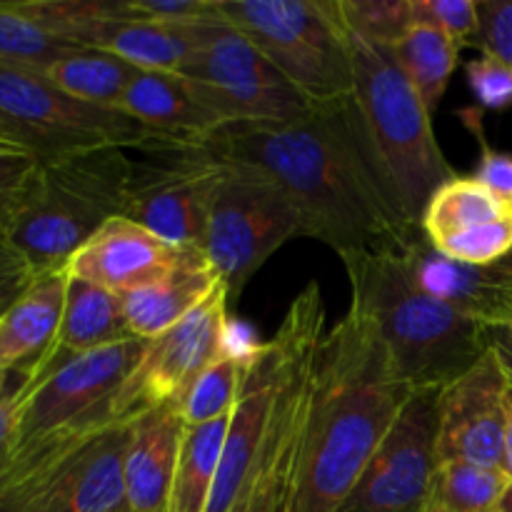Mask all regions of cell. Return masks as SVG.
Instances as JSON below:
<instances>
[{
	"mask_svg": "<svg viewBox=\"0 0 512 512\" xmlns=\"http://www.w3.org/2000/svg\"><path fill=\"white\" fill-rule=\"evenodd\" d=\"M220 163L273 178L303 220V238L335 253H403L420 233L385 198L355 133L348 100L285 123H233L195 145Z\"/></svg>",
	"mask_w": 512,
	"mask_h": 512,
	"instance_id": "6da1fadb",
	"label": "cell"
},
{
	"mask_svg": "<svg viewBox=\"0 0 512 512\" xmlns=\"http://www.w3.org/2000/svg\"><path fill=\"white\" fill-rule=\"evenodd\" d=\"M413 393L395 370L378 325L348 308L320 345L290 512H338Z\"/></svg>",
	"mask_w": 512,
	"mask_h": 512,
	"instance_id": "7a4b0ae2",
	"label": "cell"
},
{
	"mask_svg": "<svg viewBox=\"0 0 512 512\" xmlns=\"http://www.w3.org/2000/svg\"><path fill=\"white\" fill-rule=\"evenodd\" d=\"M345 35L353 63L348 108L360 148L400 220L420 228L435 190L458 173L435 138L433 113L403 73L395 50L363 38L348 25Z\"/></svg>",
	"mask_w": 512,
	"mask_h": 512,
	"instance_id": "3957f363",
	"label": "cell"
},
{
	"mask_svg": "<svg viewBox=\"0 0 512 512\" xmlns=\"http://www.w3.org/2000/svg\"><path fill=\"white\" fill-rule=\"evenodd\" d=\"M350 308L378 325L400 378L413 390H443L488 353V325L415 285L398 253L340 255Z\"/></svg>",
	"mask_w": 512,
	"mask_h": 512,
	"instance_id": "277c9868",
	"label": "cell"
},
{
	"mask_svg": "<svg viewBox=\"0 0 512 512\" xmlns=\"http://www.w3.org/2000/svg\"><path fill=\"white\" fill-rule=\"evenodd\" d=\"M133 170L120 145L48 160L8 243L38 275L63 270L103 225L125 215Z\"/></svg>",
	"mask_w": 512,
	"mask_h": 512,
	"instance_id": "5b68a950",
	"label": "cell"
},
{
	"mask_svg": "<svg viewBox=\"0 0 512 512\" xmlns=\"http://www.w3.org/2000/svg\"><path fill=\"white\" fill-rule=\"evenodd\" d=\"M218 10L313 108L340 105L353 95L338 0H218Z\"/></svg>",
	"mask_w": 512,
	"mask_h": 512,
	"instance_id": "8992f818",
	"label": "cell"
},
{
	"mask_svg": "<svg viewBox=\"0 0 512 512\" xmlns=\"http://www.w3.org/2000/svg\"><path fill=\"white\" fill-rule=\"evenodd\" d=\"M0 133L43 163L80 150L120 145L140 153L173 145L118 108L90 105L65 93L43 70L0 63Z\"/></svg>",
	"mask_w": 512,
	"mask_h": 512,
	"instance_id": "52a82bcc",
	"label": "cell"
},
{
	"mask_svg": "<svg viewBox=\"0 0 512 512\" xmlns=\"http://www.w3.org/2000/svg\"><path fill=\"white\" fill-rule=\"evenodd\" d=\"M295 235H303V220L273 178L243 163H220L203 253L230 300Z\"/></svg>",
	"mask_w": 512,
	"mask_h": 512,
	"instance_id": "ba28073f",
	"label": "cell"
},
{
	"mask_svg": "<svg viewBox=\"0 0 512 512\" xmlns=\"http://www.w3.org/2000/svg\"><path fill=\"white\" fill-rule=\"evenodd\" d=\"M148 340L133 338L60 365L38 383H25L15 453L65 430L118 423L115 400L138 368Z\"/></svg>",
	"mask_w": 512,
	"mask_h": 512,
	"instance_id": "9c48e42d",
	"label": "cell"
},
{
	"mask_svg": "<svg viewBox=\"0 0 512 512\" xmlns=\"http://www.w3.org/2000/svg\"><path fill=\"white\" fill-rule=\"evenodd\" d=\"M178 75L190 80L198 98L225 125L285 123L313 110L310 100L228 23L208 35Z\"/></svg>",
	"mask_w": 512,
	"mask_h": 512,
	"instance_id": "30bf717a",
	"label": "cell"
},
{
	"mask_svg": "<svg viewBox=\"0 0 512 512\" xmlns=\"http://www.w3.org/2000/svg\"><path fill=\"white\" fill-rule=\"evenodd\" d=\"M220 163L203 150L163 145L135 163L125 218L178 248H203Z\"/></svg>",
	"mask_w": 512,
	"mask_h": 512,
	"instance_id": "8fae6325",
	"label": "cell"
},
{
	"mask_svg": "<svg viewBox=\"0 0 512 512\" xmlns=\"http://www.w3.org/2000/svg\"><path fill=\"white\" fill-rule=\"evenodd\" d=\"M230 295L223 283L178 325L148 340L138 368L115 400L118 420L135 418L158 405H178L190 385L220 358Z\"/></svg>",
	"mask_w": 512,
	"mask_h": 512,
	"instance_id": "7c38bea8",
	"label": "cell"
},
{
	"mask_svg": "<svg viewBox=\"0 0 512 512\" xmlns=\"http://www.w3.org/2000/svg\"><path fill=\"white\" fill-rule=\"evenodd\" d=\"M438 393L415 390L338 512H420L438 465Z\"/></svg>",
	"mask_w": 512,
	"mask_h": 512,
	"instance_id": "4fadbf2b",
	"label": "cell"
},
{
	"mask_svg": "<svg viewBox=\"0 0 512 512\" xmlns=\"http://www.w3.org/2000/svg\"><path fill=\"white\" fill-rule=\"evenodd\" d=\"M510 380L493 353H485L438 393L435 458L503 470Z\"/></svg>",
	"mask_w": 512,
	"mask_h": 512,
	"instance_id": "5bb4252c",
	"label": "cell"
},
{
	"mask_svg": "<svg viewBox=\"0 0 512 512\" xmlns=\"http://www.w3.org/2000/svg\"><path fill=\"white\" fill-rule=\"evenodd\" d=\"M420 290L463 310L485 325L512 323V253L490 265H463L445 258L423 233L400 253Z\"/></svg>",
	"mask_w": 512,
	"mask_h": 512,
	"instance_id": "9a60e30c",
	"label": "cell"
},
{
	"mask_svg": "<svg viewBox=\"0 0 512 512\" xmlns=\"http://www.w3.org/2000/svg\"><path fill=\"white\" fill-rule=\"evenodd\" d=\"M193 248L165 243L135 220L113 218L65 265L68 275L125 295L168 275Z\"/></svg>",
	"mask_w": 512,
	"mask_h": 512,
	"instance_id": "2e32d148",
	"label": "cell"
},
{
	"mask_svg": "<svg viewBox=\"0 0 512 512\" xmlns=\"http://www.w3.org/2000/svg\"><path fill=\"white\" fill-rule=\"evenodd\" d=\"M275 388H278V350L273 340H265L263 353L250 365L238 405L230 415L208 512H230L243 498L273 413Z\"/></svg>",
	"mask_w": 512,
	"mask_h": 512,
	"instance_id": "e0dca14e",
	"label": "cell"
},
{
	"mask_svg": "<svg viewBox=\"0 0 512 512\" xmlns=\"http://www.w3.org/2000/svg\"><path fill=\"white\" fill-rule=\"evenodd\" d=\"M188 425L175 405L138 413L125 453V505L135 512H165L178 473Z\"/></svg>",
	"mask_w": 512,
	"mask_h": 512,
	"instance_id": "ac0fdd59",
	"label": "cell"
},
{
	"mask_svg": "<svg viewBox=\"0 0 512 512\" xmlns=\"http://www.w3.org/2000/svg\"><path fill=\"white\" fill-rule=\"evenodd\" d=\"M133 418L95 433L70 458L43 512H115L125 508V453Z\"/></svg>",
	"mask_w": 512,
	"mask_h": 512,
	"instance_id": "d6986e66",
	"label": "cell"
},
{
	"mask_svg": "<svg viewBox=\"0 0 512 512\" xmlns=\"http://www.w3.org/2000/svg\"><path fill=\"white\" fill-rule=\"evenodd\" d=\"M133 338L135 335L125 318L123 298L118 293L68 275L63 320H60L55 343L43 363L25 378V383H38L55 373L60 365L70 363L80 355L128 343Z\"/></svg>",
	"mask_w": 512,
	"mask_h": 512,
	"instance_id": "ffe728a7",
	"label": "cell"
},
{
	"mask_svg": "<svg viewBox=\"0 0 512 512\" xmlns=\"http://www.w3.org/2000/svg\"><path fill=\"white\" fill-rule=\"evenodd\" d=\"M118 110L138 120L145 130L173 145L195 148L223 128V120L198 98L188 78L178 73L140 70L125 90Z\"/></svg>",
	"mask_w": 512,
	"mask_h": 512,
	"instance_id": "44dd1931",
	"label": "cell"
},
{
	"mask_svg": "<svg viewBox=\"0 0 512 512\" xmlns=\"http://www.w3.org/2000/svg\"><path fill=\"white\" fill-rule=\"evenodd\" d=\"M68 290V270L38 275L0 318V370L28 378L53 348Z\"/></svg>",
	"mask_w": 512,
	"mask_h": 512,
	"instance_id": "7402d4cb",
	"label": "cell"
},
{
	"mask_svg": "<svg viewBox=\"0 0 512 512\" xmlns=\"http://www.w3.org/2000/svg\"><path fill=\"white\" fill-rule=\"evenodd\" d=\"M223 23L225 20L203 25H173L128 18V15L103 18L90 30L85 48H98L118 55L138 70L180 73L183 65L195 55V50Z\"/></svg>",
	"mask_w": 512,
	"mask_h": 512,
	"instance_id": "603a6c76",
	"label": "cell"
},
{
	"mask_svg": "<svg viewBox=\"0 0 512 512\" xmlns=\"http://www.w3.org/2000/svg\"><path fill=\"white\" fill-rule=\"evenodd\" d=\"M218 285V273L203 248H193L168 275L120 298L135 338L155 340L193 313Z\"/></svg>",
	"mask_w": 512,
	"mask_h": 512,
	"instance_id": "cb8c5ba5",
	"label": "cell"
},
{
	"mask_svg": "<svg viewBox=\"0 0 512 512\" xmlns=\"http://www.w3.org/2000/svg\"><path fill=\"white\" fill-rule=\"evenodd\" d=\"M100 430L103 428L65 430L13 453L8 468L0 473V512H43L48 508L70 458Z\"/></svg>",
	"mask_w": 512,
	"mask_h": 512,
	"instance_id": "d4e9b609",
	"label": "cell"
},
{
	"mask_svg": "<svg viewBox=\"0 0 512 512\" xmlns=\"http://www.w3.org/2000/svg\"><path fill=\"white\" fill-rule=\"evenodd\" d=\"M510 215L512 208L495 198L473 175H455L448 183L440 185L430 198L420 218V233L430 243H438L450 235L465 233V230L510 218Z\"/></svg>",
	"mask_w": 512,
	"mask_h": 512,
	"instance_id": "484cf974",
	"label": "cell"
},
{
	"mask_svg": "<svg viewBox=\"0 0 512 512\" xmlns=\"http://www.w3.org/2000/svg\"><path fill=\"white\" fill-rule=\"evenodd\" d=\"M140 70L128 60L98 48H78L45 70L65 93L100 108H118Z\"/></svg>",
	"mask_w": 512,
	"mask_h": 512,
	"instance_id": "4316f807",
	"label": "cell"
},
{
	"mask_svg": "<svg viewBox=\"0 0 512 512\" xmlns=\"http://www.w3.org/2000/svg\"><path fill=\"white\" fill-rule=\"evenodd\" d=\"M393 50L403 73L435 115L460 63V45L443 30L413 23L408 33L393 45Z\"/></svg>",
	"mask_w": 512,
	"mask_h": 512,
	"instance_id": "83f0119b",
	"label": "cell"
},
{
	"mask_svg": "<svg viewBox=\"0 0 512 512\" xmlns=\"http://www.w3.org/2000/svg\"><path fill=\"white\" fill-rule=\"evenodd\" d=\"M510 485L505 470L443 460L435 465L420 512H495Z\"/></svg>",
	"mask_w": 512,
	"mask_h": 512,
	"instance_id": "f1b7e54d",
	"label": "cell"
},
{
	"mask_svg": "<svg viewBox=\"0 0 512 512\" xmlns=\"http://www.w3.org/2000/svg\"><path fill=\"white\" fill-rule=\"evenodd\" d=\"M230 415L185 430L183 453H180L178 473H175L165 512H208Z\"/></svg>",
	"mask_w": 512,
	"mask_h": 512,
	"instance_id": "f546056e",
	"label": "cell"
},
{
	"mask_svg": "<svg viewBox=\"0 0 512 512\" xmlns=\"http://www.w3.org/2000/svg\"><path fill=\"white\" fill-rule=\"evenodd\" d=\"M78 50L38 23L23 0H0V63L30 70H48Z\"/></svg>",
	"mask_w": 512,
	"mask_h": 512,
	"instance_id": "4dcf8cb0",
	"label": "cell"
},
{
	"mask_svg": "<svg viewBox=\"0 0 512 512\" xmlns=\"http://www.w3.org/2000/svg\"><path fill=\"white\" fill-rule=\"evenodd\" d=\"M248 370V365L238 363L233 358H225V355H220L215 363H210L198 375V380L190 385L183 400L175 405L183 423L188 428H198V425L213 423V420L233 413Z\"/></svg>",
	"mask_w": 512,
	"mask_h": 512,
	"instance_id": "1f68e13d",
	"label": "cell"
},
{
	"mask_svg": "<svg viewBox=\"0 0 512 512\" xmlns=\"http://www.w3.org/2000/svg\"><path fill=\"white\" fill-rule=\"evenodd\" d=\"M43 160L0 133V240L10 238L15 220L28 205Z\"/></svg>",
	"mask_w": 512,
	"mask_h": 512,
	"instance_id": "d6a6232c",
	"label": "cell"
},
{
	"mask_svg": "<svg viewBox=\"0 0 512 512\" xmlns=\"http://www.w3.org/2000/svg\"><path fill=\"white\" fill-rule=\"evenodd\" d=\"M338 8L350 30L390 48L413 25L410 0H338Z\"/></svg>",
	"mask_w": 512,
	"mask_h": 512,
	"instance_id": "836d02e7",
	"label": "cell"
},
{
	"mask_svg": "<svg viewBox=\"0 0 512 512\" xmlns=\"http://www.w3.org/2000/svg\"><path fill=\"white\" fill-rule=\"evenodd\" d=\"M440 255L463 265H490L512 253V215L430 243Z\"/></svg>",
	"mask_w": 512,
	"mask_h": 512,
	"instance_id": "e575fe53",
	"label": "cell"
},
{
	"mask_svg": "<svg viewBox=\"0 0 512 512\" xmlns=\"http://www.w3.org/2000/svg\"><path fill=\"white\" fill-rule=\"evenodd\" d=\"M413 23L430 25L463 45H478L480 15L473 0H410Z\"/></svg>",
	"mask_w": 512,
	"mask_h": 512,
	"instance_id": "d590c367",
	"label": "cell"
},
{
	"mask_svg": "<svg viewBox=\"0 0 512 512\" xmlns=\"http://www.w3.org/2000/svg\"><path fill=\"white\" fill-rule=\"evenodd\" d=\"M465 80L475 105L483 110L512 108V70L498 58L480 53L465 65Z\"/></svg>",
	"mask_w": 512,
	"mask_h": 512,
	"instance_id": "8d00e7d4",
	"label": "cell"
},
{
	"mask_svg": "<svg viewBox=\"0 0 512 512\" xmlns=\"http://www.w3.org/2000/svg\"><path fill=\"white\" fill-rule=\"evenodd\" d=\"M125 15L173 25H203L223 20L218 0H125Z\"/></svg>",
	"mask_w": 512,
	"mask_h": 512,
	"instance_id": "74e56055",
	"label": "cell"
},
{
	"mask_svg": "<svg viewBox=\"0 0 512 512\" xmlns=\"http://www.w3.org/2000/svg\"><path fill=\"white\" fill-rule=\"evenodd\" d=\"M460 115L465 118V125L473 130L475 138L480 140V158L473 178L478 183H483L495 198L503 200L508 208H512V153L495 150L488 143L483 123H480V113H475V110H460Z\"/></svg>",
	"mask_w": 512,
	"mask_h": 512,
	"instance_id": "f35d334b",
	"label": "cell"
},
{
	"mask_svg": "<svg viewBox=\"0 0 512 512\" xmlns=\"http://www.w3.org/2000/svg\"><path fill=\"white\" fill-rule=\"evenodd\" d=\"M480 53L498 58L512 70V0H480Z\"/></svg>",
	"mask_w": 512,
	"mask_h": 512,
	"instance_id": "ab89813d",
	"label": "cell"
},
{
	"mask_svg": "<svg viewBox=\"0 0 512 512\" xmlns=\"http://www.w3.org/2000/svg\"><path fill=\"white\" fill-rule=\"evenodd\" d=\"M35 278L38 273L30 268L28 260L8 240H0V318L33 285Z\"/></svg>",
	"mask_w": 512,
	"mask_h": 512,
	"instance_id": "60d3db41",
	"label": "cell"
},
{
	"mask_svg": "<svg viewBox=\"0 0 512 512\" xmlns=\"http://www.w3.org/2000/svg\"><path fill=\"white\" fill-rule=\"evenodd\" d=\"M20 403H23V378L10 383L8 393L0 398V473L8 468L10 458L15 453Z\"/></svg>",
	"mask_w": 512,
	"mask_h": 512,
	"instance_id": "b9f144b4",
	"label": "cell"
},
{
	"mask_svg": "<svg viewBox=\"0 0 512 512\" xmlns=\"http://www.w3.org/2000/svg\"><path fill=\"white\" fill-rule=\"evenodd\" d=\"M485 338H488V350L498 358L500 368L512 383V325H488Z\"/></svg>",
	"mask_w": 512,
	"mask_h": 512,
	"instance_id": "7bdbcfd3",
	"label": "cell"
},
{
	"mask_svg": "<svg viewBox=\"0 0 512 512\" xmlns=\"http://www.w3.org/2000/svg\"><path fill=\"white\" fill-rule=\"evenodd\" d=\"M503 470H505V475L512 480V383H510V400H508V433H505Z\"/></svg>",
	"mask_w": 512,
	"mask_h": 512,
	"instance_id": "ee69618b",
	"label": "cell"
},
{
	"mask_svg": "<svg viewBox=\"0 0 512 512\" xmlns=\"http://www.w3.org/2000/svg\"><path fill=\"white\" fill-rule=\"evenodd\" d=\"M13 375L10 373H5V370H0V398H3L5 393H8V388H10V383H13Z\"/></svg>",
	"mask_w": 512,
	"mask_h": 512,
	"instance_id": "f6af8a7d",
	"label": "cell"
},
{
	"mask_svg": "<svg viewBox=\"0 0 512 512\" xmlns=\"http://www.w3.org/2000/svg\"><path fill=\"white\" fill-rule=\"evenodd\" d=\"M495 512H512V485H510L508 493H505V498H503V503H500V508L495 510Z\"/></svg>",
	"mask_w": 512,
	"mask_h": 512,
	"instance_id": "bcb514c9",
	"label": "cell"
},
{
	"mask_svg": "<svg viewBox=\"0 0 512 512\" xmlns=\"http://www.w3.org/2000/svg\"><path fill=\"white\" fill-rule=\"evenodd\" d=\"M115 512H135V510H130L128 505H125V508H120V510H115Z\"/></svg>",
	"mask_w": 512,
	"mask_h": 512,
	"instance_id": "7dc6e473",
	"label": "cell"
},
{
	"mask_svg": "<svg viewBox=\"0 0 512 512\" xmlns=\"http://www.w3.org/2000/svg\"><path fill=\"white\" fill-rule=\"evenodd\" d=\"M510 325H512V323H510Z\"/></svg>",
	"mask_w": 512,
	"mask_h": 512,
	"instance_id": "c3c4849f",
	"label": "cell"
}]
</instances>
